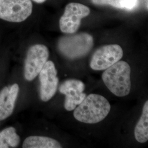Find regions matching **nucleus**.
<instances>
[{
	"instance_id": "obj_1",
	"label": "nucleus",
	"mask_w": 148,
	"mask_h": 148,
	"mask_svg": "<svg viewBox=\"0 0 148 148\" xmlns=\"http://www.w3.org/2000/svg\"><path fill=\"white\" fill-rule=\"evenodd\" d=\"M111 106L102 95L90 94L86 97L74 109L75 119L81 122L95 124L103 121L109 114Z\"/></svg>"
},
{
	"instance_id": "obj_2",
	"label": "nucleus",
	"mask_w": 148,
	"mask_h": 148,
	"mask_svg": "<svg viewBox=\"0 0 148 148\" xmlns=\"http://www.w3.org/2000/svg\"><path fill=\"white\" fill-rule=\"evenodd\" d=\"M131 67L127 62H116L105 70L102 79L112 93L119 97L128 95L131 90Z\"/></svg>"
},
{
	"instance_id": "obj_3",
	"label": "nucleus",
	"mask_w": 148,
	"mask_h": 148,
	"mask_svg": "<svg viewBox=\"0 0 148 148\" xmlns=\"http://www.w3.org/2000/svg\"><path fill=\"white\" fill-rule=\"evenodd\" d=\"M93 46V37L87 33H81L61 37L58 45L60 53L70 59L84 57L90 52Z\"/></svg>"
},
{
	"instance_id": "obj_4",
	"label": "nucleus",
	"mask_w": 148,
	"mask_h": 148,
	"mask_svg": "<svg viewBox=\"0 0 148 148\" xmlns=\"http://www.w3.org/2000/svg\"><path fill=\"white\" fill-rule=\"evenodd\" d=\"M31 0H0V19L5 21L21 23L32 14Z\"/></svg>"
},
{
	"instance_id": "obj_5",
	"label": "nucleus",
	"mask_w": 148,
	"mask_h": 148,
	"mask_svg": "<svg viewBox=\"0 0 148 148\" xmlns=\"http://www.w3.org/2000/svg\"><path fill=\"white\" fill-rule=\"evenodd\" d=\"M90 13V8L83 4L74 2L68 4L59 21L60 30L65 34H74L80 27L82 19Z\"/></svg>"
},
{
	"instance_id": "obj_6",
	"label": "nucleus",
	"mask_w": 148,
	"mask_h": 148,
	"mask_svg": "<svg viewBox=\"0 0 148 148\" xmlns=\"http://www.w3.org/2000/svg\"><path fill=\"white\" fill-rule=\"evenodd\" d=\"M49 57V50L43 45H35L27 52L24 66V77L28 81L36 77L47 62Z\"/></svg>"
},
{
	"instance_id": "obj_7",
	"label": "nucleus",
	"mask_w": 148,
	"mask_h": 148,
	"mask_svg": "<svg viewBox=\"0 0 148 148\" xmlns=\"http://www.w3.org/2000/svg\"><path fill=\"white\" fill-rule=\"evenodd\" d=\"M123 54V49L119 45L103 46L97 49L93 54L90 67L94 70H105L120 60Z\"/></svg>"
},
{
	"instance_id": "obj_8",
	"label": "nucleus",
	"mask_w": 148,
	"mask_h": 148,
	"mask_svg": "<svg viewBox=\"0 0 148 148\" xmlns=\"http://www.w3.org/2000/svg\"><path fill=\"white\" fill-rule=\"evenodd\" d=\"M38 75L41 99L43 101H47L55 95L58 86L57 71L53 62L47 61Z\"/></svg>"
},
{
	"instance_id": "obj_9",
	"label": "nucleus",
	"mask_w": 148,
	"mask_h": 148,
	"mask_svg": "<svg viewBox=\"0 0 148 148\" xmlns=\"http://www.w3.org/2000/svg\"><path fill=\"white\" fill-rule=\"evenodd\" d=\"M84 83L80 80L69 79L65 81L59 87V92L65 95L64 108L67 111H73L84 100Z\"/></svg>"
},
{
	"instance_id": "obj_10",
	"label": "nucleus",
	"mask_w": 148,
	"mask_h": 148,
	"mask_svg": "<svg viewBox=\"0 0 148 148\" xmlns=\"http://www.w3.org/2000/svg\"><path fill=\"white\" fill-rule=\"evenodd\" d=\"M19 91V87L15 84L10 87H5L0 92V121L12 114L16 100Z\"/></svg>"
},
{
	"instance_id": "obj_11",
	"label": "nucleus",
	"mask_w": 148,
	"mask_h": 148,
	"mask_svg": "<svg viewBox=\"0 0 148 148\" xmlns=\"http://www.w3.org/2000/svg\"><path fill=\"white\" fill-rule=\"evenodd\" d=\"M23 148H61L60 143L52 138L43 136H30L23 144Z\"/></svg>"
},
{
	"instance_id": "obj_12",
	"label": "nucleus",
	"mask_w": 148,
	"mask_h": 148,
	"mask_svg": "<svg viewBox=\"0 0 148 148\" xmlns=\"http://www.w3.org/2000/svg\"><path fill=\"white\" fill-rule=\"evenodd\" d=\"M134 137L139 143L147 142L148 140V101L143 106L142 114L134 129Z\"/></svg>"
},
{
	"instance_id": "obj_13",
	"label": "nucleus",
	"mask_w": 148,
	"mask_h": 148,
	"mask_svg": "<svg viewBox=\"0 0 148 148\" xmlns=\"http://www.w3.org/2000/svg\"><path fill=\"white\" fill-rule=\"evenodd\" d=\"M20 141V137L14 127H8L0 131V148H16Z\"/></svg>"
},
{
	"instance_id": "obj_14",
	"label": "nucleus",
	"mask_w": 148,
	"mask_h": 148,
	"mask_svg": "<svg viewBox=\"0 0 148 148\" xmlns=\"http://www.w3.org/2000/svg\"><path fill=\"white\" fill-rule=\"evenodd\" d=\"M92 2L98 5H109L119 9H122L121 0H91Z\"/></svg>"
},
{
	"instance_id": "obj_15",
	"label": "nucleus",
	"mask_w": 148,
	"mask_h": 148,
	"mask_svg": "<svg viewBox=\"0 0 148 148\" xmlns=\"http://www.w3.org/2000/svg\"><path fill=\"white\" fill-rule=\"evenodd\" d=\"M138 0H121L122 9L132 10L137 5Z\"/></svg>"
},
{
	"instance_id": "obj_16",
	"label": "nucleus",
	"mask_w": 148,
	"mask_h": 148,
	"mask_svg": "<svg viewBox=\"0 0 148 148\" xmlns=\"http://www.w3.org/2000/svg\"><path fill=\"white\" fill-rule=\"evenodd\" d=\"M32 1H34V2H36L37 3H42L45 2L46 0H32Z\"/></svg>"
}]
</instances>
